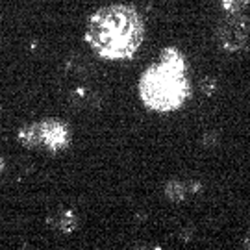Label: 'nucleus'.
<instances>
[{
  "mask_svg": "<svg viewBox=\"0 0 250 250\" xmlns=\"http://www.w3.org/2000/svg\"><path fill=\"white\" fill-rule=\"evenodd\" d=\"M48 223L60 232H72L76 228V215L72 211H63V213L56 215L54 219H50Z\"/></svg>",
  "mask_w": 250,
  "mask_h": 250,
  "instance_id": "nucleus-7",
  "label": "nucleus"
},
{
  "mask_svg": "<svg viewBox=\"0 0 250 250\" xmlns=\"http://www.w3.org/2000/svg\"><path fill=\"white\" fill-rule=\"evenodd\" d=\"M215 89V80L213 78H206L204 82H202V91H204L206 95H211Z\"/></svg>",
  "mask_w": 250,
  "mask_h": 250,
  "instance_id": "nucleus-10",
  "label": "nucleus"
},
{
  "mask_svg": "<svg viewBox=\"0 0 250 250\" xmlns=\"http://www.w3.org/2000/svg\"><path fill=\"white\" fill-rule=\"evenodd\" d=\"M19 141L28 148H36V146H43V130H41V123H32L21 128L19 132Z\"/></svg>",
  "mask_w": 250,
  "mask_h": 250,
  "instance_id": "nucleus-6",
  "label": "nucleus"
},
{
  "mask_svg": "<svg viewBox=\"0 0 250 250\" xmlns=\"http://www.w3.org/2000/svg\"><path fill=\"white\" fill-rule=\"evenodd\" d=\"M145 26L135 8L113 4L99 9L89 19L85 41L104 60H128L141 46Z\"/></svg>",
  "mask_w": 250,
  "mask_h": 250,
  "instance_id": "nucleus-1",
  "label": "nucleus"
},
{
  "mask_svg": "<svg viewBox=\"0 0 250 250\" xmlns=\"http://www.w3.org/2000/svg\"><path fill=\"white\" fill-rule=\"evenodd\" d=\"M221 8L226 13H245L250 8V0H221Z\"/></svg>",
  "mask_w": 250,
  "mask_h": 250,
  "instance_id": "nucleus-9",
  "label": "nucleus"
},
{
  "mask_svg": "<svg viewBox=\"0 0 250 250\" xmlns=\"http://www.w3.org/2000/svg\"><path fill=\"white\" fill-rule=\"evenodd\" d=\"M43 130V146L50 152H58L71 143V130L69 126L58 119H46L41 123Z\"/></svg>",
  "mask_w": 250,
  "mask_h": 250,
  "instance_id": "nucleus-4",
  "label": "nucleus"
},
{
  "mask_svg": "<svg viewBox=\"0 0 250 250\" xmlns=\"http://www.w3.org/2000/svg\"><path fill=\"white\" fill-rule=\"evenodd\" d=\"M2 169H4V160L0 158V172H2Z\"/></svg>",
  "mask_w": 250,
  "mask_h": 250,
  "instance_id": "nucleus-11",
  "label": "nucleus"
},
{
  "mask_svg": "<svg viewBox=\"0 0 250 250\" xmlns=\"http://www.w3.org/2000/svg\"><path fill=\"white\" fill-rule=\"evenodd\" d=\"M161 62L172 65V67H178V69H186V62H184V56L176 50V48H167L161 54Z\"/></svg>",
  "mask_w": 250,
  "mask_h": 250,
  "instance_id": "nucleus-8",
  "label": "nucleus"
},
{
  "mask_svg": "<svg viewBox=\"0 0 250 250\" xmlns=\"http://www.w3.org/2000/svg\"><path fill=\"white\" fill-rule=\"evenodd\" d=\"M141 99L150 109L170 111L180 107L189 97L186 69H178L160 62L146 69L139 82Z\"/></svg>",
  "mask_w": 250,
  "mask_h": 250,
  "instance_id": "nucleus-2",
  "label": "nucleus"
},
{
  "mask_svg": "<svg viewBox=\"0 0 250 250\" xmlns=\"http://www.w3.org/2000/svg\"><path fill=\"white\" fill-rule=\"evenodd\" d=\"M200 186L198 182H184V180H169L165 184V197L170 202H184L189 195L197 193Z\"/></svg>",
  "mask_w": 250,
  "mask_h": 250,
  "instance_id": "nucleus-5",
  "label": "nucleus"
},
{
  "mask_svg": "<svg viewBox=\"0 0 250 250\" xmlns=\"http://www.w3.org/2000/svg\"><path fill=\"white\" fill-rule=\"evenodd\" d=\"M217 41L226 52H249L250 50V17L245 13H226L217 24Z\"/></svg>",
  "mask_w": 250,
  "mask_h": 250,
  "instance_id": "nucleus-3",
  "label": "nucleus"
}]
</instances>
